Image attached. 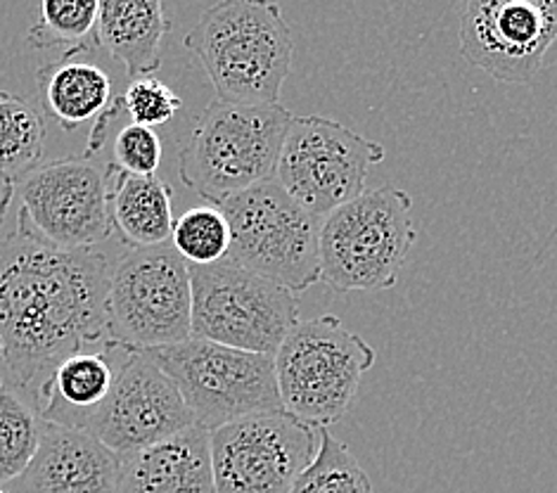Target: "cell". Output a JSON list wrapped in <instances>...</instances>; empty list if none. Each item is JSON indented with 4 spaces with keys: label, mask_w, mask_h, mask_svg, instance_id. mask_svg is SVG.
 <instances>
[{
    "label": "cell",
    "mask_w": 557,
    "mask_h": 493,
    "mask_svg": "<svg viewBox=\"0 0 557 493\" xmlns=\"http://www.w3.org/2000/svg\"><path fill=\"white\" fill-rule=\"evenodd\" d=\"M110 271L98 251L55 247L22 223L0 239V384L36 396L64 358L110 344Z\"/></svg>",
    "instance_id": "1"
},
{
    "label": "cell",
    "mask_w": 557,
    "mask_h": 493,
    "mask_svg": "<svg viewBox=\"0 0 557 493\" xmlns=\"http://www.w3.org/2000/svg\"><path fill=\"white\" fill-rule=\"evenodd\" d=\"M202 62L219 100L277 102L295 41L273 0H221L183 38Z\"/></svg>",
    "instance_id": "2"
},
{
    "label": "cell",
    "mask_w": 557,
    "mask_h": 493,
    "mask_svg": "<svg viewBox=\"0 0 557 493\" xmlns=\"http://www.w3.org/2000/svg\"><path fill=\"white\" fill-rule=\"evenodd\" d=\"M292 114L281 102H209L188 131L181 181L209 205H223L275 176Z\"/></svg>",
    "instance_id": "3"
},
{
    "label": "cell",
    "mask_w": 557,
    "mask_h": 493,
    "mask_svg": "<svg viewBox=\"0 0 557 493\" xmlns=\"http://www.w3.org/2000/svg\"><path fill=\"white\" fill-rule=\"evenodd\" d=\"M413 199L387 183L337 207L321 223V280L335 292L392 289L416 245Z\"/></svg>",
    "instance_id": "4"
},
{
    "label": "cell",
    "mask_w": 557,
    "mask_h": 493,
    "mask_svg": "<svg viewBox=\"0 0 557 493\" xmlns=\"http://www.w3.org/2000/svg\"><path fill=\"white\" fill-rule=\"evenodd\" d=\"M273 366L283 408L313 428H330L354 408L375 349L337 316H321L289 330Z\"/></svg>",
    "instance_id": "5"
},
{
    "label": "cell",
    "mask_w": 557,
    "mask_h": 493,
    "mask_svg": "<svg viewBox=\"0 0 557 493\" xmlns=\"http://www.w3.org/2000/svg\"><path fill=\"white\" fill-rule=\"evenodd\" d=\"M104 325L112 344L150 352L193 335L190 266L174 247L131 249L110 271Z\"/></svg>",
    "instance_id": "6"
},
{
    "label": "cell",
    "mask_w": 557,
    "mask_h": 493,
    "mask_svg": "<svg viewBox=\"0 0 557 493\" xmlns=\"http://www.w3.org/2000/svg\"><path fill=\"white\" fill-rule=\"evenodd\" d=\"M231 225L228 259L287 289L321 280V219L309 214L275 178L219 205Z\"/></svg>",
    "instance_id": "7"
},
{
    "label": "cell",
    "mask_w": 557,
    "mask_h": 493,
    "mask_svg": "<svg viewBox=\"0 0 557 493\" xmlns=\"http://www.w3.org/2000/svg\"><path fill=\"white\" fill-rule=\"evenodd\" d=\"M193 335L233 349L273 356L299 323V299L228 257L190 266Z\"/></svg>",
    "instance_id": "8"
},
{
    "label": "cell",
    "mask_w": 557,
    "mask_h": 493,
    "mask_svg": "<svg viewBox=\"0 0 557 493\" xmlns=\"http://www.w3.org/2000/svg\"><path fill=\"white\" fill-rule=\"evenodd\" d=\"M145 354L174 380L195 422L209 432L237 418L283 408L273 356L195 337Z\"/></svg>",
    "instance_id": "9"
},
{
    "label": "cell",
    "mask_w": 557,
    "mask_h": 493,
    "mask_svg": "<svg viewBox=\"0 0 557 493\" xmlns=\"http://www.w3.org/2000/svg\"><path fill=\"white\" fill-rule=\"evenodd\" d=\"M387 157L384 145L327 116H292L275 181L309 214L330 211L366 193L368 173Z\"/></svg>",
    "instance_id": "10"
},
{
    "label": "cell",
    "mask_w": 557,
    "mask_h": 493,
    "mask_svg": "<svg viewBox=\"0 0 557 493\" xmlns=\"http://www.w3.org/2000/svg\"><path fill=\"white\" fill-rule=\"evenodd\" d=\"M216 493H287L321 446V428L285 408L237 418L209 432Z\"/></svg>",
    "instance_id": "11"
},
{
    "label": "cell",
    "mask_w": 557,
    "mask_h": 493,
    "mask_svg": "<svg viewBox=\"0 0 557 493\" xmlns=\"http://www.w3.org/2000/svg\"><path fill=\"white\" fill-rule=\"evenodd\" d=\"M112 169L98 157H67L17 183V223L62 249H92L112 235Z\"/></svg>",
    "instance_id": "12"
},
{
    "label": "cell",
    "mask_w": 557,
    "mask_h": 493,
    "mask_svg": "<svg viewBox=\"0 0 557 493\" xmlns=\"http://www.w3.org/2000/svg\"><path fill=\"white\" fill-rule=\"evenodd\" d=\"M462 58L503 84H532L557 41V0H468Z\"/></svg>",
    "instance_id": "13"
},
{
    "label": "cell",
    "mask_w": 557,
    "mask_h": 493,
    "mask_svg": "<svg viewBox=\"0 0 557 493\" xmlns=\"http://www.w3.org/2000/svg\"><path fill=\"white\" fill-rule=\"evenodd\" d=\"M193 424L195 416L174 380L145 352H126L108 402L88 432L122 458Z\"/></svg>",
    "instance_id": "14"
},
{
    "label": "cell",
    "mask_w": 557,
    "mask_h": 493,
    "mask_svg": "<svg viewBox=\"0 0 557 493\" xmlns=\"http://www.w3.org/2000/svg\"><path fill=\"white\" fill-rule=\"evenodd\" d=\"M122 458L86 430L46 422L34 458L8 493H116Z\"/></svg>",
    "instance_id": "15"
},
{
    "label": "cell",
    "mask_w": 557,
    "mask_h": 493,
    "mask_svg": "<svg viewBox=\"0 0 557 493\" xmlns=\"http://www.w3.org/2000/svg\"><path fill=\"white\" fill-rule=\"evenodd\" d=\"M116 493H216L209 430L193 424L122 456Z\"/></svg>",
    "instance_id": "16"
},
{
    "label": "cell",
    "mask_w": 557,
    "mask_h": 493,
    "mask_svg": "<svg viewBox=\"0 0 557 493\" xmlns=\"http://www.w3.org/2000/svg\"><path fill=\"white\" fill-rule=\"evenodd\" d=\"M126 352L110 342L64 358L36 394L41 420L88 432L108 402Z\"/></svg>",
    "instance_id": "17"
},
{
    "label": "cell",
    "mask_w": 557,
    "mask_h": 493,
    "mask_svg": "<svg viewBox=\"0 0 557 493\" xmlns=\"http://www.w3.org/2000/svg\"><path fill=\"white\" fill-rule=\"evenodd\" d=\"M169 32L164 0H100L98 46L122 62L131 78L159 70Z\"/></svg>",
    "instance_id": "18"
},
{
    "label": "cell",
    "mask_w": 557,
    "mask_h": 493,
    "mask_svg": "<svg viewBox=\"0 0 557 493\" xmlns=\"http://www.w3.org/2000/svg\"><path fill=\"white\" fill-rule=\"evenodd\" d=\"M36 84L41 90L44 110L64 131L98 122L116 100L108 72L92 62L76 60V56H64L44 66L36 74Z\"/></svg>",
    "instance_id": "19"
},
{
    "label": "cell",
    "mask_w": 557,
    "mask_h": 493,
    "mask_svg": "<svg viewBox=\"0 0 557 493\" xmlns=\"http://www.w3.org/2000/svg\"><path fill=\"white\" fill-rule=\"evenodd\" d=\"M112 229L134 249L166 245L174 233L169 185L157 176L116 173L110 190Z\"/></svg>",
    "instance_id": "20"
},
{
    "label": "cell",
    "mask_w": 557,
    "mask_h": 493,
    "mask_svg": "<svg viewBox=\"0 0 557 493\" xmlns=\"http://www.w3.org/2000/svg\"><path fill=\"white\" fill-rule=\"evenodd\" d=\"M46 116L26 98L0 90V176L20 183L41 167Z\"/></svg>",
    "instance_id": "21"
},
{
    "label": "cell",
    "mask_w": 557,
    "mask_h": 493,
    "mask_svg": "<svg viewBox=\"0 0 557 493\" xmlns=\"http://www.w3.org/2000/svg\"><path fill=\"white\" fill-rule=\"evenodd\" d=\"M100 0H38V22L26 34L34 50L64 48L78 56L98 46Z\"/></svg>",
    "instance_id": "22"
},
{
    "label": "cell",
    "mask_w": 557,
    "mask_h": 493,
    "mask_svg": "<svg viewBox=\"0 0 557 493\" xmlns=\"http://www.w3.org/2000/svg\"><path fill=\"white\" fill-rule=\"evenodd\" d=\"M44 420L17 390L0 384V489L29 468L41 442Z\"/></svg>",
    "instance_id": "23"
},
{
    "label": "cell",
    "mask_w": 557,
    "mask_h": 493,
    "mask_svg": "<svg viewBox=\"0 0 557 493\" xmlns=\"http://www.w3.org/2000/svg\"><path fill=\"white\" fill-rule=\"evenodd\" d=\"M287 493H375L370 477L351 456L347 444L337 442L327 428H321V446Z\"/></svg>",
    "instance_id": "24"
},
{
    "label": "cell",
    "mask_w": 557,
    "mask_h": 493,
    "mask_svg": "<svg viewBox=\"0 0 557 493\" xmlns=\"http://www.w3.org/2000/svg\"><path fill=\"white\" fill-rule=\"evenodd\" d=\"M171 243L188 266H209L228 257L231 225L216 205H200L174 221Z\"/></svg>",
    "instance_id": "25"
},
{
    "label": "cell",
    "mask_w": 557,
    "mask_h": 493,
    "mask_svg": "<svg viewBox=\"0 0 557 493\" xmlns=\"http://www.w3.org/2000/svg\"><path fill=\"white\" fill-rule=\"evenodd\" d=\"M124 112L140 126H162L176 116L183 100L164 82L154 76H140L131 82L122 96Z\"/></svg>",
    "instance_id": "26"
},
{
    "label": "cell",
    "mask_w": 557,
    "mask_h": 493,
    "mask_svg": "<svg viewBox=\"0 0 557 493\" xmlns=\"http://www.w3.org/2000/svg\"><path fill=\"white\" fill-rule=\"evenodd\" d=\"M162 140L150 126L126 124L114 138V167L131 176H154L162 164Z\"/></svg>",
    "instance_id": "27"
},
{
    "label": "cell",
    "mask_w": 557,
    "mask_h": 493,
    "mask_svg": "<svg viewBox=\"0 0 557 493\" xmlns=\"http://www.w3.org/2000/svg\"><path fill=\"white\" fill-rule=\"evenodd\" d=\"M15 190H17L15 183L0 176V223H3V219L8 214V207L12 202V197H15Z\"/></svg>",
    "instance_id": "28"
},
{
    "label": "cell",
    "mask_w": 557,
    "mask_h": 493,
    "mask_svg": "<svg viewBox=\"0 0 557 493\" xmlns=\"http://www.w3.org/2000/svg\"><path fill=\"white\" fill-rule=\"evenodd\" d=\"M5 361V349H3V342H0V366Z\"/></svg>",
    "instance_id": "29"
},
{
    "label": "cell",
    "mask_w": 557,
    "mask_h": 493,
    "mask_svg": "<svg viewBox=\"0 0 557 493\" xmlns=\"http://www.w3.org/2000/svg\"><path fill=\"white\" fill-rule=\"evenodd\" d=\"M0 493H8V491H5V489H0Z\"/></svg>",
    "instance_id": "30"
}]
</instances>
